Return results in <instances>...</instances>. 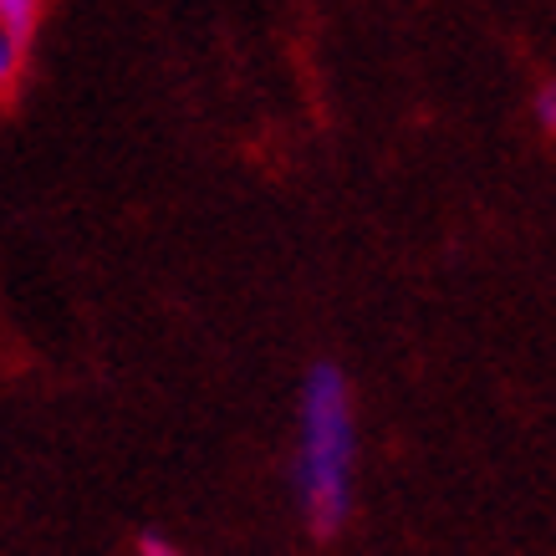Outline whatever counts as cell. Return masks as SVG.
Here are the masks:
<instances>
[{"label": "cell", "mask_w": 556, "mask_h": 556, "mask_svg": "<svg viewBox=\"0 0 556 556\" xmlns=\"http://www.w3.org/2000/svg\"><path fill=\"white\" fill-rule=\"evenodd\" d=\"M353 393L338 368H312L302 388V444H296V495L312 531L332 536L353 510V455H357Z\"/></svg>", "instance_id": "cell-1"}, {"label": "cell", "mask_w": 556, "mask_h": 556, "mask_svg": "<svg viewBox=\"0 0 556 556\" xmlns=\"http://www.w3.org/2000/svg\"><path fill=\"white\" fill-rule=\"evenodd\" d=\"M36 21H41V0H0V31L26 41L36 31Z\"/></svg>", "instance_id": "cell-2"}, {"label": "cell", "mask_w": 556, "mask_h": 556, "mask_svg": "<svg viewBox=\"0 0 556 556\" xmlns=\"http://www.w3.org/2000/svg\"><path fill=\"white\" fill-rule=\"evenodd\" d=\"M16 72H21V41L0 31V92L16 83Z\"/></svg>", "instance_id": "cell-3"}, {"label": "cell", "mask_w": 556, "mask_h": 556, "mask_svg": "<svg viewBox=\"0 0 556 556\" xmlns=\"http://www.w3.org/2000/svg\"><path fill=\"white\" fill-rule=\"evenodd\" d=\"M531 108H536V123H541V128H546V134H556V83L541 87Z\"/></svg>", "instance_id": "cell-4"}, {"label": "cell", "mask_w": 556, "mask_h": 556, "mask_svg": "<svg viewBox=\"0 0 556 556\" xmlns=\"http://www.w3.org/2000/svg\"><path fill=\"white\" fill-rule=\"evenodd\" d=\"M143 556H179V552H174L169 541H159V536H149V541H143Z\"/></svg>", "instance_id": "cell-5"}]
</instances>
